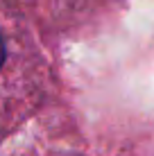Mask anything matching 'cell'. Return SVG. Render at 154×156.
<instances>
[{
    "mask_svg": "<svg viewBox=\"0 0 154 156\" xmlns=\"http://www.w3.org/2000/svg\"><path fill=\"white\" fill-rule=\"evenodd\" d=\"M5 63V43H2V39H0V66Z\"/></svg>",
    "mask_w": 154,
    "mask_h": 156,
    "instance_id": "obj_1",
    "label": "cell"
}]
</instances>
